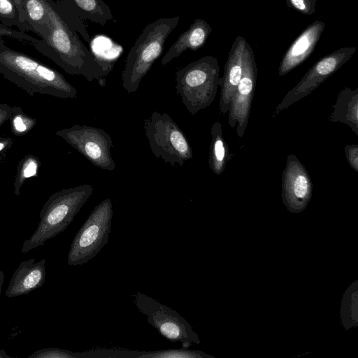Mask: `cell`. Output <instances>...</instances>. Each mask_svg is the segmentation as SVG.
I'll list each match as a JSON object with an SVG mask.
<instances>
[{
	"mask_svg": "<svg viewBox=\"0 0 358 358\" xmlns=\"http://www.w3.org/2000/svg\"><path fill=\"white\" fill-rule=\"evenodd\" d=\"M47 5L49 31L31 45L68 74L83 76L90 82L97 80L104 86L109 64L89 50L79 38L77 31L90 41L81 20L71 13L61 1L47 0Z\"/></svg>",
	"mask_w": 358,
	"mask_h": 358,
	"instance_id": "6da1fadb",
	"label": "cell"
},
{
	"mask_svg": "<svg viewBox=\"0 0 358 358\" xmlns=\"http://www.w3.org/2000/svg\"><path fill=\"white\" fill-rule=\"evenodd\" d=\"M0 73L27 94L76 98L77 90L57 70L8 47L0 37Z\"/></svg>",
	"mask_w": 358,
	"mask_h": 358,
	"instance_id": "7a4b0ae2",
	"label": "cell"
},
{
	"mask_svg": "<svg viewBox=\"0 0 358 358\" xmlns=\"http://www.w3.org/2000/svg\"><path fill=\"white\" fill-rule=\"evenodd\" d=\"M93 190L91 185L85 184L51 194L39 213L36 230L24 241L21 252L26 254L63 232L92 195Z\"/></svg>",
	"mask_w": 358,
	"mask_h": 358,
	"instance_id": "3957f363",
	"label": "cell"
},
{
	"mask_svg": "<svg viewBox=\"0 0 358 358\" xmlns=\"http://www.w3.org/2000/svg\"><path fill=\"white\" fill-rule=\"evenodd\" d=\"M180 16L162 17L148 24L129 50L122 72V86L135 92L140 83L162 55L165 42L176 27Z\"/></svg>",
	"mask_w": 358,
	"mask_h": 358,
	"instance_id": "277c9868",
	"label": "cell"
},
{
	"mask_svg": "<svg viewBox=\"0 0 358 358\" xmlns=\"http://www.w3.org/2000/svg\"><path fill=\"white\" fill-rule=\"evenodd\" d=\"M176 90L187 110L195 115L214 101L220 83V66L217 58L204 56L176 73Z\"/></svg>",
	"mask_w": 358,
	"mask_h": 358,
	"instance_id": "5b68a950",
	"label": "cell"
},
{
	"mask_svg": "<svg viewBox=\"0 0 358 358\" xmlns=\"http://www.w3.org/2000/svg\"><path fill=\"white\" fill-rule=\"evenodd\" d=\"M113 215L110 198L95 206L73 239L67 255L69 265L88 262L108 243Z\"/></svg>",
	"mask_w": 358,
	"mask_h": 358,
	"instance_id": "8992f818",
	"label": "cell"
},
{
	"mask_svg": "<svg viewBox=\"0 0 358 358\" xmlns=\"http://www.w3.org/2000/svg\"><path fill=\"white\" fill-rule=\"evenodd\" d=\"M143 129L152 154L171 166H182L193 157L192 149L183 131L168 114L152 112Z\"/></svg>",
	"mask_w": 358,
	"mask_h": 358,
	"instance_id": "52a82bcc",
	"label": "cell"
},
{
	"mask_svg": "<svg viewBox=\"0 0 358 358\" xmlns=\"http://www.w3.org/2000/svg\"><path fill=\"white\" fill-rule=\"evenodd\" d=\"M134 301L148 322L164 337L180 342L184 349H188L193 343H200L192 326L174 310L141 292L134 295Z\"/></svg>",
	"mask_w": 358,
	"mask_h": 358,
	"instance_id": "ba28073f",
	"label": "cell"
},
{
	"mask_svg": "<svg viewBox=\"0 0 358 358\" xmlns=\"http://www.w3.org/2000/svg\"><path fill=\"white\" fill-rule=\"evenodd\" d=\"M83 155L94 166L106 171H113L115 163L111 157V137L104 130L87 125H73L56 131Z\"/></svg>",
	"mask_w": 358,
	"mask_h": 358,
	"instance_id": "9c48e42d",
	"label": "cell"
},
{
	"mask_svg": "<svg viewBox=\"0 0 358 358\" xmlns=\"http://www.w3.org/2000/svg\"><path fill=\"white\" fill-rule=\"evenodd\" d=\"M355 47L341 48L320 59L290 90L276 106L273 116L310 94L329 77L336 73L354 55Z\"/></svg>",
	"mask_w": 358,
	"mask_h": 358,
	"instance_id": "30bf717a",
	"label": "cell"
},
{
	"mask_svg": "<svg viewBox=\"0 0 358 358\" xmlns=\"http://www.w3.org/2000/svg\"><path fill=\"white\" fill-rule=\"evenodd\" d=\"M257 71L253 50L247 43L243 57L242 76L228 110L229 124L231 128H236L238 138L243 136L248 124Z\"/></svg>",
	"mask_w": 358,
	"mask_h": 358,
	"instance_id": "8fae6325",
	"label": "cell"
},
{
	"mask_svg": "<svg viewBox=\"0 0 358 358\" xmlns=\"http://www.w3.org/2000/svg\"><path fill=\"white\" fill-rule=\"evenodd\" d=\"M310 175L300 160L289 154L282 174L281 196L287 210L294 213L304 210L313 195Z\"/></svg>",
	"mask_w": 358,
	"mask_h": 358,
	"instance_id": "7c38bea8",
	"label": "cell"
},
{
	"mask_svg": "<svg viewBox=\"0 0 358 358\" xmlns=\"http://www.w3.org/2000/svg\"><path fill=\"white\" fill-rule=\"evenodd\" d=\"M248 42L238 36L231 45L224 65V74L220 78L221 87L219 109L225 114L240 83L243 71V57Z\"/></svg>",
	"mask_w": 358,
	"mask_h": 358,
	"instance_id": "4fadbf2b",
	"label": "cell"
},
{
	"mask_svg": "<svg viewBox=\"0 0 358 358\" xmlns=\"http://www.w3.org/2000/svg\"><path fill=\"white\" fill-rule=\"evenodd\" d=\"M324 29V22L317 20L300 34L290 45L281 59L278 68L280 76L286 75L310 57Z\"/></svg>",
	"mask_w": 358,
	"mask_h": 358,
	"instance_id": "5bb4252c",
	"label": "cell"
},
{
	"mask_svg": "<svg viewBox=\"0 0 358 358\" xmlns=\"http://www.w3.org/2000/svg\"><path fill=\"white\" fill-rule=\"evenodd\" d=\"M46 277V259L36 262L31 258L20 263L14 271L8 287L6 296L13 298L26 295L42 287Z\"/></svg>",
	"mask_w": 358,
	"mask_h": 358,
	"instance_id": "9a60e30c",
	"label": "cell"
},
{
	"mask_svg": "<svg viewBox=\"0 0 358 358\" xmlns=\"http://www.w3.org/2000/svg\"><path fill=\"white\" fill-rule=\"evenodd\" d=\"M211 31L212 27L206 20L201 18L196 19L169 48L162 59V64L166 65L185 50L195 51L201 48L205 45Z\"/></svg>",
	"mask_w": 358,
	"mask_h": 358,
	"instance_id": "2e32d148",
	"label": "cell"
},
{
	"mask_svg": "<svg viewBox=\"0 0 358 358\" xmlns=\"http://www.w3.org/2000/svg\"><path fill=\"white\" fill-rule=\"evenodd\" d=\"M18 9L22 20L29 30L39 37L46 35L49 31L50 17L47 0H13Z\"/></svg>",
	"mask_w": 358,
	"mask_h": 358,
	"instance_id": "e0dca14e",
	"label": "cell"
},
{
	"mask_svg": "<svg viewBox=\"0 0 358 358\" xmlns=\"http://www.w3.org/2000/svg\"><path fill=\"white\" fill-rule=\"evenodd\" d=\"M332 108L329 121L347 124L358 136V89L345 87Z\"/></svg>",
	"mask_w": 358,
	"mask_h": 358,
	"instance_id": "ac0fdd59",
	"label": "cell"
},
{
	"mask_svg": "<svg viewBox=\"0 0 358 358\" xmlns=\"http://www.w3.org/2000/svg\"><path fill=\"white\" fill-rule=\"evenodd\" d=\"M66 9L80 20H89L105 25L109 21L116 22L110 8L103 0H61Z\"/></svg>",
	"mask_w": 358,
	"mask_h": 358,
	"instance_id": "d6986e66",
	"label": "cell"
},
{
	"mask_svg": "<svg viewBox=\"0 0 358 358\" xmlns=\"http://www.w3.org/2000/svg\"><path fill=\"white\" fill-rule=\"evenodd\" d=\"M211 141L208 158V166L216 175H221L225 170L230 159V150L222 135V124L215 122L211 127Z\"/></svg>",
	"mask_w": 358,
	"mask_h": 358,
	"instance_id": "ffe728a7",
	"label": "cell"
},
{
	"mask_svg": "<svg viewBox=\"0 0 358 358\" xmlns=\"http://www.w3.org/2000/svg\"><path fill=\"white\" fill-rule=\"evenodd\" d=\"M341 320L345 330L358 325V280L345 290L341 304Z\"/></svg>",
	"mask_w": 358,
	"mask_h": 358,
	"instance_id": "44dd1931",
	"label": "cell"
},
{
	"mask_svg": "<svg viewBox=\"0 0 358 358\" xmlns=\"http://www.w3.org/2000/svg\"><path fill=\"white\" fill-rule=\"evenodd\" d=\"M128 357L133 358H214L199 350L188 349H169L157 351H129Z\"/></svg>",
	"mask_w": 358,
	"mask_h": 358,
	"instance_id": "7402d4cb",
	"label": "cell"
},
{
	"mask_svg": "<svg viewBox=\"0 0 358 358\" xmlns=\"http://www.w3.org/2000/svg\"><path fill=\"white\" fill-rule=\"evenodd\" d=\"M40 166V159L34 155H27L20 160L14 180V193L16 196H20V189L28 178L38 176Z\"/></svg>",
	"mask_w": 358,
	"mask_h": 358,
	"instance_id": "603a6c76",
	"label": "cell"
},
{
	"mask_svg": "<svg viewBox=\"0 0 358 358\" xmlns=\"http://www.w3.org/2000/svg\"><path fill=\"white\" fill-rule=\"evenodd\" d=\"M0 22L10 28L16 27L24 32L29 31L13 0H0Z\"/></svg>",
	"mask_w": 358,
	"mask_h": 358,
	"instance_id": "cb8c5ba5",
	"label": "cell"
},
{
	"mask_svg": "<svg viewBox=\"0 0 358 358\" xmlns=\"http://www.w3.org/2000/svg\"><path fill=\"white\" fill-rule=\"evenodd\" d=\"M11 110L12 114L8 120L14 135L24 136L32 130L36 124V120L24 113L20 107H11Z\"/></svg>",
	"mask_w": 358,
	"mask_h": 358,
	"instance_id": "d4e9b609",
	"label": "cell"
},
{
	"mask_svg": "<svg viewBox=\"0 0 358 358\" xmlns=\"http://www.w3.org/2000/svg\"><path fill=\"white\" fill-rule=\"evenodd\" d=\"M29 358H82V352H73L57 348H44L32 352Z\"/></svg>",
	"mask_w": 358,
	"mask_h": 358,
	"instance_id": "484cf974",
	"label": "cell"
},
{
	"mask_svg": "<svg viewBox=\"0 0 358 358\" xmlns=\"http://www.w3.org/2000/svg\"><path fill=\"white\" fill-rule=\"evenodd\" d=\"M287 7L303 15H310L315 11L317 0H285Z\"/></svg>",
	"mask_w": 358,
	"mask_h": 358,
	"instance_id": "4316f807",
	"label": "cell"
},
{
	"mask_svg": "<svg viewBox=\"0 0 358 358\" xmlns=\"http://www.w3.org/2000/svg\"><path fill=\"white\" fill-rule=\"evenodd\" d=\"M2 36H8L31 45L37 40L24 31L14 30L0 22V37Z\"/></svg>",
	"mask_w": 358,
	"mask_h": 358,
	"instance_id": "83f0119b",
	"label": "cell"
},
{
	"mask_svg": "<svg viewBox=\"0 0 358 358\" xmlns=\"http://www.w3.org/2000/svg\"><path fill=\"white\" fill-rule=\"evenodd\" d=\"M344 150L349 165L354 171L358 172V145H347Z\"/></svg>",
	"mask_w": 358,
	"mask_h": 358,
	"instance_id": "f1b7e54d",
	"label": "cell"
},
{
	"mask_svg": "<svg viewBox=\"0 0 358 358\" xmlns=\"http://www.w3.org/2000/svg\"><path fill=\"white\" fill-rule=\"evenodd\" d=\"M13 144V140L11 137L0 136V157L6 156Z\"/></svg>",
	"mask_w": 358,
	"mask_h": 358,
	"instance_id": "f546056e",
	"label": "cell"
},
{
	"mask_svg": "<svg viewBox=\"0 0 358 358\" xmlns=\"http://www.w3.org/2000/svg\"><path fill=\"white\" fill-rule=\"evenodd\" d=\"M11 114V107L9 105L0 103V127L9 120Z\"/></svg>",
	"mask_w": 358,
	"mask_h": 358,
	"instance_id": "4dcf8cb0",
	"label": "cell"
},
{
	"mask_svg": "<svg viewBox=\"0 0 358 358\" xmlns=\"http://www.w3.org/2000/svg\"><path fill=\"white\" fill-rule=\"evenodd\" d=\"M3 281H4V274H3V271L0 269V295L1 294V289H2Z\"/></svg>",
	"mask_w": 358,
	"mask_h": 358,
	"instance_id": "1f68e13d",
	"label": "cell"
},
{
	"mask_svg": "<svg viewBox=\"0 0 358 358\" xmlns=\"http://www.w3.org/2000/svg\"><path fill=\"white\" fill-rule=\"evenodd\" d=\"M4 157H5V156H2L0 157V164H1V162L3 161V159H4Z\"/></svg>",
	"mask_w": 358,
	"mask_h": 358,
	"instance_id": "d6a6232c",
	"label": "cell"
}]
</instances>
